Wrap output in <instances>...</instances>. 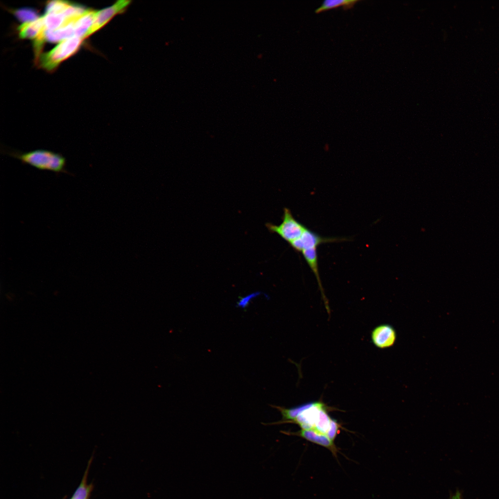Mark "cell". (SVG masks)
I'll use <instances>...</instances> for the list:
<instances>
[{"label": "cell", "instance_id": "cell-5", "mask_svg": "<svg viewBox=\"0 0 499 499\" xmlns=\"http://www.w3.org/2000/svg\"><path fill=\"white\" fill-rule=\"evenodd\" d=\"M498 363L499 356L482 355L460 342L448 357L434 367L444 378H453L457 374L476 371L483 365Z\"/></svg>", "mask_w": 499, "mask_h": 499}, {"label": "cell", "instance_id": "cell-6", "mask_svg": "<svg viewBox=\"0 0 499 499\" xmlns=\"http://www.w3.org/2000/svg\"><path fill=\"white\" fill-rule=\"evenodd\" d=\"M452 379L454 380V383L459 394L473 413L478 426L479 433L482 437L483 448L486 453L489 466L491 470L495 472L496 464L493 457L492 450L487 441L479 413L475 371L457 374Z\"/></svg>", "mask_w": 499, "mask_h": 499}, {"label": "cell", "instance_id": "cell-7", "mask_svg": "<svg viewBox=\"0 0 499 499\" xmlns=\"http://www.w3.org/2000/svg\"><path fill=\"white\" fill-rule=\"evenodd\" d=\"M143 16L130 14L111 33L112 54L125 59L132 55L139 36Z\"/></svg>", "mask_w": 499, "mask_h": 499}, {"label": "cell", "instance_id": "cell-13", "mask_svg": "<svg viewBox=\"0 0 499 499\" xmlns=\"http://www.w3.org/2000/svg\"><path fill=\"white\" fill-rule=\"evenodd\" d=\"M498 13H499V0H489L484 3L480 10L473 15L472 18L474 20H479Z\"/></svg>", "mask_w": 499, "mask_h": 499}, {"label": "cell", "instance_id": "cell-1", "mask_svg": "<svg viewBox=\"0 0 499 499\" xmlns=\"http://www.w3.org/2000/svg\"><path fill=\"white\" fill-rule=\"evenodd\" d=\"M1 227L28 240L35 246L44 247L60 255L107 261L98 252V237L90 229L64 223L33 227L6 220L2 221Z\"/></svg>", "mask_w": 499, "mask_h": 499}, {"label": "cell", "instance_id": "cell-8", "mask_svg": "<svg viewBox=\"0 0 499 499\" xmlns=\"http://www.w3.org/2000/svg\"><path fill=\"white\" fill-rule=\"evenodd\" d=\"M68 46L64 25L51 32L35 35L28 42V53L31 57L51 60Z\"/></svg>", "mask_w": 499, "mask_h": 499}, {"label": "cell", "instance_id": "cell-2", "mask_svg": "<svg viewBox=\"0 0 499 499\" xmlns=\"http://www.w3.org/2000/svg\"><path fill=\"white\" fill-rule=\"evenodd\" d=\"M124 60L110 55L94 61L76 76L61 82L55 92L66 103L78 106L93 92L110 82L119 71Z\"/></svg>", "mask_w": 499, "mask_h": 499}, {"label": "cell", "instance_id": "cell-12", "mask_svg": "<svg viewBox=\"0 0 499 499\" xmlns=\"http://www.w3.org/2000/svg\"><path fill=\"white\" fill-rule=\"evenodd\" d=\"M103 4L92 1H80L72 3L69 12V20H92Z\"/></svg>", "mask_w": 499, "mask_h": 499}, {"label": "cell", "instance_id": "cell-11", "mask_svg": "<svg viewBox=\"0 0 499 499\" xmlns=\"http://www.w3.org/2000/svg\"><path fill=\"white\" fill-rule=\"evenodd\" d=\"M18 19L35 35L51 32L59 27L56 17L46 12H32L20 15Z\"/></svg>", "mask_w": 499, "mask_h": 499}, {"label": "cell", "instance_id": "cell-10", "mask_svg": "<svg viewBox=\"0 0 499 499\" xmlns=\"http://www.w3.org/2000/svg\"><path fill=\"white\" fill-rule=\"evenodd\" d=\"M64 26L69 46L82 45L103 35L92 20H68Z\"/></svg>", "mask_w": 499, "mask_h": 499}, {"label": "cell", "instance_id": "cell-9", "mask_svg": "<svg viewBox=\"0 0 499 499\" xmlns=\"http://www.w3.org/2000/svg\"><path fill=\"white\" fill-rule=\"evenodd\" d=\"M100 35L78 46H68V60L76 64L91 63L112 54L111 33Z\"/></svg>", "mask_w": 499, "mask_h": 499}, {"label": "cell", "instance_id": "cell-3", "mask_svg": "<svg viewBox=\"0 0 499 499\" xmlns=\"http://www.w3.org/2000/svg\"><path fill=\"white\" fill-rule=\"evenodd\" d=\"M399 339L405 349L416 351L433 366L448 357L460 343L440 325L435 315L429 311L426 313L421 336L401 335Z\"/></svg>", "mask_w": 499, "mask_h": 499}, {"label": "cell", "instance_id": "cell-4", "mask_svg": "<svg viewBox=\"0 0 499 499\" xmlns=\"http://www.w3.org/2000/svg\"><path fill=\"white\" fill-rule=\"evenodd\" d=\"M195 1H177L167 8L145 17L132 55L150 44L175 22L186 18L196 4Z\"/></svg>", "mask_w": 499, "mask_h": 499}]
</instances>
